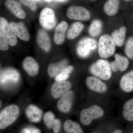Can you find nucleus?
I'll return each mask as SVG.
<instances>
[{"label": "nucleus", "instance_id": "1", "mask_svg": "<svg viewBox=\"0 0 133 133\" xmlns=\"http://www.w3.org/2000/svg\"><path fill=\"white\" fill-rule=\"evenodd\" d=\"M20 113L19 106L14 104L3 108L0 112V129L4 130L14 124L19 117Z\"/></svg>", "mask_w": 133, "mask_h": 133}, {"label": "nucleus", "instance_id": "2", "mask_svg": "<svg viewBox=\"0 0 133 133\" xmlns=\"http://www.w3.org/2000/svg\"><path fill=\"white\" fill-rule=\"evenodd\" d=\"M115 43L111 36L105 34L100 37L98 43V52L99 56L106 59L114 55L116 50Z\"/></svg>", "mask_w": 133, "mask_h": 133}, {"label": "nucleus", "instance_id": "3", "mask_svg": "<svg viewBox=\"0 0 133 133\" xmlns=\"http://www.w3.org/2000/svg\"><path fill=\"white\" fill-rule=\"evenodd\" d=\"M90 71L95 77L104 80H108L112 76L110 63L105 59H99L91 65Z\"/></svg>", "mask_w": 133, "mask_h": 133}, {"label": "nucleus", "instance_id": "4", "mask_svg": "<svg viewBox=\"0 0 133 133\" xmlns=\"http://www.w3.org/2000/svg\"><path fill=\"white\" fill-rule=\"evenodd\" d=\"M104 111L102 108L95 105L83 109L80 114V121L83 125H90L95 120L101 118L104 116Z\"/></svg>", "mask_w": 133, "mask_h": 133}, {"label": "nucleus", "instance_id": "5", "mask_svg": "<svg viewBox=\"0 0 133 133\" xmlns=\"http://www.w3.org/2000/svg\"><path fill=\"white\" fill-rule=\"evenodd\" d=\"M97 42L94 38L84 37L78 42L76 48V51L79 57L86 58L97 49Z\"/></svg>", "mask_w": 133, "mask_h": 133}, {"label": "nucleus", "instance_id": "6", "mask_svg": "<svg viewBox=\"0 0 133 133\" xmlns=\"http://www.w3.org/2000/svg\"><path fill=\"white\" fill-rule=\"evenodd\" d=\"M66 14L69 19L83 21H88L91 17L90 11L81 6H70L67 9Z\"/></svg>", "mask_w": 133, "mask_h": 133}, {"label": "nucleus", "instance_id": "7", "mask_svg": "<svg viewBox=\"0 0 133 133\" xmlns=\"http://www.w3.org/2000/svg\"><path fill=\"white\" fill-rule=\"evenodd\" d=\"M39 20L41 25L45 29H51L56 24L55 12L50 8H45L42 10Z\"/></svg>", "mask_w": 133, "mask_h": 133}, {"label": "nucleus", "instance_id": "8", "mask_svg": "<svg viewBox=\"0 0 133 133\" xmlns=\"http://www.w3.org/2000/svg\"><path fill=\"white\" fill-rule=\"evenodd\" d=\"M71 87V83L69 81H55L51 87V95L53 98L59 99L70 91Z\"/></svg>", "mask_w": 133, "mask_h": 133}, {"label": "nucleus", "instance_id": "9", "mask_svg": "<svg viewBox=\"0 0 133 133\" xmlns=\"http://www.w3.org/2000/svg\"><path fill=\"white\" fill-rule=\"evenodd\" d=\"M43 120L48 129L52 130L53 133H59L62 128V123L59 119L56 118L55 114L51 111H48L44 115Z\"/></svg>", "mask_w": 133, "mask_h": 133}, {"label": "nucleus", "instance_id": "10", "mask_svg": "<svg viewBox=\"0 0 133 133\" xmlns=\"http://www.w3.org/2000/svg\"><path fill=\"white\" fill-rule=\"evenodd\" d=\"M19 72L13 68H6L1 72V85L16 84L19 82Z\"/></svg>", "mask_w": 133, "mask_h": 133}, {"label": "nucleus", "instance_id": "11", "mask_svg": "<svg viewBox=\"0 0 133 133\" xmlns=\"http://www.w3.org/2000/svg\"><path fill=\"white\" fill-rule=\"evenodd\" d=\"M74 96V92L70 90L59 98L57 104L58 111L64 114L69 112L72 107Z\"/></svg>", "mask_w": 133, "mask_h": 133}, {"label": "nucleus", "instance_id": "12", "mask_svg": "<svg viewBox=\"0 0 133 133\" xmlns=\"http://www.w3.org/2000/svg\"><path fill=\"white\" fill-rule=\"evenodd\" d=\"M0 32H2L6 39L9 44L11 46H15L17 43L16 36L10 24L5 18H0Z\"/></svg>", "mask_w": 133, "mask_h": 133}, {"label": "nucleus", "instance_id": "13", "mask_svg": "<svg viewBox=\"0 0 133 133\" xmlns=\"http://www.w3.org/2000/svg\"><path fill=\"white\" fill-rule=\"evenodd\" d=\"M86 84L91 90L99 93H104L108 90L107 85L101 79L95 76H89L86 79Z\"/></svg>", "mask_w": 133, "mask_h": 133}, {"label": "nucleus", "instance_id": "14", "mask_svg": "<svg viewBox=\"0 0 133 133\" xmlns=\"http://www.w3.org/2000/svg\"><path fill=\"white\" fill-rule=\"evenodd\" d=\"M25 114L29 121L33 123L40 122L43 116L42 109L33 104L29 105L26 107Z\"/></svg>", "mask_w": 133, "mask_h": 133}, {"label": "nucleus", "instance_id": "15", "mask_svg": "<svg viewBox=\"0 0 133 133\" xmlns=\"http://www.w3.org/2000/svg\"><path fill=\"white\" fill-rule=\"evenodd\" d=\"M114 57V61L110 63L112 71L114 72L125 71L129 66V61L128 58L118 54H115Z\"/></svg>", "mask_w": 133, "mask_h": 133}, {"label": "nucleus", "instance_id": "16", "mask_svg": "<svg viewBox=\"0 0 133 133\" xmlns=\"http://www.w3.org/2000/svg\"><path fill=\"white\" fill-rule=\"evenodd\" d=\"M22 66L30 76L35 77L38 74L39 65L35 59L31 57H27L24 58Z\"/></svg>", "mask_w": 133, "mask_h": 133}, {"label": "nucleus", "instance_id": "17", "mask_svg": "<svg viewBox=\"0 0 133 133\" xmlns=\"http://www.w3.org/2000/svg\"><path fill=\"white\" fill-rule=\"evenodd\" d=\"M10 24L15 35L17 37L25 41H28L29 40L30 35L23 23L12 22Z\"/></svg>", "mask_w": 133, "mask_h": 133}, {"label": "nucleus", "instance_id": "18", "mask_svg": "<svg viewBox=\"0 0 133 133\" xmlns=\"http://www.w3.org/2000/svg\"><path fill=\"white\" fill-rule=\"evenodd\" d=\"M5 6L10 11L21 19H23L26 17V14L22 9L21 5L16 0H7Z\"/></svg>", "mask_w": 133, "mask_h": 133}, {"label": "nucleus", "instance_id": "19", "mask_svg": "<svg viewBox=\"0 0 133 133\" xmlns=\"http://www.w3.org/2000/svg\"><path fill=\"white\" fill-rule=\"evenodd\" d=\"M68 61L64 59L61 62L56 63H52L48 66V75L51 78H55L67 67Z\"/></svg>", "mask_w": 133, "mask_h": 133}, {"label": "nucleus", "instance_id": "20", "mask_svg": "<svg viewBox=\"0 0 133 133\" xmlns=\"http://www.w3.org/2000/svg\"><path fill=\"white\" fill-rule=\"evenodd\" d=\"M120 87L126 92H131L133 91V70L124 74L121 78Z\"/></svg>", "mask_w": 133, "mask_h": 133}, {"label": "nucleus", "instance_id": "21", "mask_svg": "<svg viewBox=\"0 0 133 133\" xmlns=\"http://www.w3.org/2000/svg\"><path fill=\"white\" fill-rule=\"evenodd\" d=\"M68 27V23L64 21L61 22L57 26L54 36V42L57 44L61 45L64 42Z\"/></svg>", "mask_w": 133, "mask_h": 133}, {"label": "nucleus", "instance_id": "22", "mask_svg": "<svg viewBox=\"0 0 133 133\" xmlns=\"http://www.w3.org/2000/svg\"><path fill=\"white\" fill-rule=\"evenodd\" d=\"M37 40L38 45L43 50L48 52L51 48V42L47 32L44 30H40L37 33Z\"/></svg>", "mask_w": 133, "mask_h": 133}, {"label": "nucleus", "instance_id": "23", "mask_svg": "<svg viewBox=\"0 0 133 133\" xmlns=\"http://www.w3.org/2000/svg\"><path fill=\"white\" fill-rule=\"evenodd\" d=\"M127 30L125 26H123L118 29L115 30L112 33L111 36L116 46L120 47L124 45Z\"/></svg>", "mask_w": 133, "mask_h": 133}, {"label": "nucleus", "instance_id": "24", "mask_svg": "<svg viewBox=\"0 0 133 133\" xmlns=\"http://www.w3.org/2000/svg\"><path fill=\"white\" fill-rule=\"evenodd\" d=\"M119 5V0H107L104 5V12L108 16H114L118 11Z\"/></svg>", "mask_w": 133, "mask_h": 133}, {"label": "nucleus", "instance_id": "25", "mask_svg": "<svg viewBox=\"0 0 133 133\" xmlns=\"http://www.w3.org/2000/svg\"><path fill=\"white\" fill-rule=\"evenodd\" d=\"M63 127L66 133H84L81 125L78 122L72 120L65 121Z\"/></svg>", "mask_w": 133, "mask_h": 133}, {"label": "nucleus", "instance_id": "26", "mask_svg": "<svg viewBox=\"0 0 133 133\" xmlns=\"http://www.w3.org/2000/svg\"><path fill=\"white\" fill-rule=\"evenodd\" d=\"M84 28V24L80 22H76L72 23L67 31V38L70 40L75 39L79 35Z\"/></svg>", "mask_w": 133, "mask_h": 133}, {"label": "nucleus", "instance_id": "27", "mask_svg": "<svg viewBox=\"0 0 133 133\" xmlns=\"http://www.w3.org/2000/svg\"><path fill=\"white\" fill-rule=\"evenodd\" d=\"M122 116L126 121L133 122V98L127 101L124 104Z\"/></svg>", "mask_w": 133, "mask_h": 133}, {"label": "nucleus", "instance_id": "28", "mask_svg": "<svg viewBox=\"0 0 133 133\" xmlns=\"http://www.w3.org/2000/svg\"><path fill=\"white\" fill-rule=\"evenodd\" d=\"M102 23L99 19L94 20L89 26L88 32L91 36L96 37L99 35L102 31Z\"/></svg>", "mask_w": 133, "mask_h": 133}, {"label": "nucleus", "instance_id": "29", "mask_svg": "<svg viewBox=\"0 0 133 133\" xmlns=\"http://www.w3.org/2000/svg\"><path fill=\"white\" fill-rule=\"evenodd\" d=\"M74 68L72 65L67 66L55 78V81H65L70 77V75L73 71Z\"/></svg>", "mask_w": 133, "mask_h": 133}, {"label": "nucleus", "instance_id": "30", "mask_svg": "<svg viewBox=\"0 0 133 133\" xmlns=\"http://www.w3.org/2000/svg\"><path fill=\"white\" fill-rule=\"evenodd\" d=\"M125 52L129 59H133V37H130L126 42L125 48Z\"/></svg>", "mask_w": 133, "mask_h": 133}, {"label": "nucleus", "instance_id": "31", "mask_svg": "<svg viewBox=\"0 0 133 133\" xmlns=\"http://www.w3.org/2000/svg\"><path fill=\"white\" fill-rule=\"evenodd\" d=\"M19 1L23 5L28 7L32 11H35L37 9V6L35 0H19Z\"/></svg>", "mask_w": 133, "mask_h": 133}, {"label": "nucleus", "instance_id": "32", "mask_svg": "<svg viewBox=\"0 0 133 133\" xmlns=\"http://www.w3.org/2000/svg\"><path fill=\"white\" fill-rule=\"evenodd\" d=\"M8 43L2 32H0V49L2 51L8 49Z\"/></svg>", "mask_w": 133, "mask_h": 133}, {"label": "nucleus", "instance_id": "33", "mask_svg": "<svg viewBox=\"0 0 133 133\" xmlns=\"http://www.w3.org/2000/svg\"><path fill=\"white\" fill-rule=\"evenodd\" d=\"M33 128H24L22 129L20 133H32Z\"/></svg>", "mask_w": 133, "mask_h": 133}, {"label": "nucleus", "instance_id": "34", "mask_svg": "<svg viewBox=\"0 0 133 133\" xmlns=\"http://www.w3.org/2000/svg\"><path fill=\"white\" fill-rule=\"evenodd\" d=\"M111 133H123V132L121 129L118 128L115 129Z\"/></svg>", "mask_w": 133, "mask_h": 133}, {"label": "nucleus", "instance_id": "35", "mask_svg": "<svg viewBox=\"0 0 133 133\" xmlns=\"http://www.w3.org/2000/svg\"><path fill=\"white\" fill-rule=\"evenodd\" d=\"M32 133H41V130L39 129L33 128Z\"/></svg>", "mask_w": 133, "mask_h": 133}, {"label": "nucleus", "instance_id": "36", "mask_svg": "<svg viewBox=\"0 0 133 133\" xmlns=\"http://www.w3.org/2000/svg\"><path fill=\"white\" fill-rule=\"evenodd\" d=\"M55 1L58 2L65 3L66 2L68 1H69V0H55Z\"/></svg>", "mask_w": 133, "mask_h": 133}, {"label": "nucleus", "instance_id": "37", "mask_svg": "<svg viewBox=\"0 0 133 133\" xmlns=\"http://www.w3.org/2000/svg\"><path fill=\"white\" fill-rule=\"evenodd\" d=\"M125 1L126 2H129L131 1H132V0H125Z\"/></svg>", "mask_w": 133, "mask_h": 133}, {"label": "nucleus", "instance_id": "38", "mask_svg": "<svg viewBox=\"0 0 133 133\" xmlns=\"http://www.w3.org/2000/svg\"><path fill=\"white\" fill-rule=\"evenodd\" d=\"M45 1H46L50 2L51 1H52V0H45Z\"/></svg>", "mask_w": 133, "mask_h": 133}, {"label": "nucleus", "instance_id": "39", "mask_svg": "<svg viewBox=\"0 0 133 133\" xmlns=\"http://www.w3.org/2000/svg\"><path fill=\"white\" fill-rule=\"evenodd\" d=\"M128 133H133V131H131V132H129Z\"/></svg>", "mask_w": 133, "mask_h": 133}, {"label": "nucleus", "instance_id": "40", "mask_svg": "<svg viewBox=\"0 0 133 133\" xmlns=\"http://www.w3.org/2000/svg\"><path fill=\"white\" fill-rule=\"evenodd\" d=\"M90 1H96V0H90Z\"/></svg>", "mask_w": 133, "mask_h": 133}, {"label": "nucleus", "instance_id": "41", "mask_svg": "<svg viewBox=\"0 0 133 133\" xmlns=\"http://www.w3.org/2000/svg\"><path fill=\"white\" fill-rule=\"evenodd\" d=\"M92 133H98V132H92Z\"/></svg>", "mask_w": 133, "mask_h": 133}, {"label": "nucleus", "instance_id": "42", "mask_svg": "<svg viewBox=\"0 0 133 133\" xmlns=\"http://www.w3.org/2000/svg\"><path fill=\"white\" fill-rule=\"evenodd\" d=\"M35 1H39V0H35Z\"/></svg>", "mask_w": 133, "mask_h": 133}]
</instances>
